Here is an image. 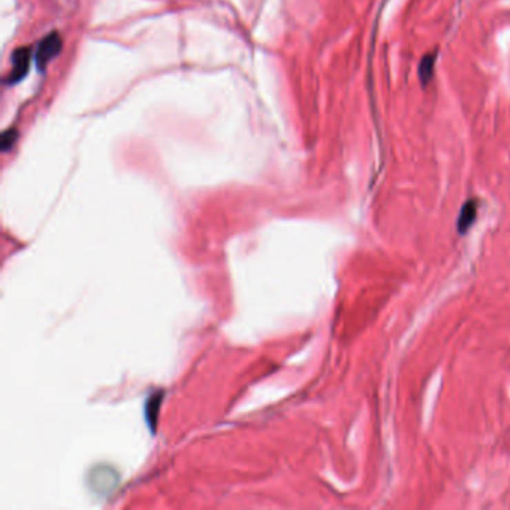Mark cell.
I'll return each instance as SVG.
<instances>
[{
  "mask_svg": "<svg viewBox=\"0 0 510 510\" xmlns=\"http://www.w3.org/2000/svg\"><path fill=\"white\" fill-rule=\"evenodd\" d=\"M17 138H19V134H17L15 129H10V130H5L2 134V141H0V145H2V152H8L11 150V148L14 147Z\"/></svg>",
  "mask_w": 510,
  "mask_h": 510,
  "instance_id": "5",
  "label": "cell"
},
{
  "mask_svg": "<svg viewBox=\"0 0 510 510\" xmlns=\"http://www.w3.org/2000/svg\"><path fill=\"white\" fill-rule=\"evenodd\" d=\"M30 57H32V54H30L29 48H19L14 52L12 57H11L12 69L10 72V76H8V80L5 81L8 85L17 84V83H20L23 80L26 74H28V70H29Z\"/></svg>",
  "mask_w": 510,
  "mask_h": 510,
  "instance_id": "2",
  "label": "cell"
},
{
  "mask_svg": "<svg viewBox=\"0 0 510 510\" xmlns=\"http://www.w3.org/2000/svg\"><path fill=\"white\" fill-rule=\"evenodd\" d=\"M476 211H478V205L474 201H470L464 205L461 214H460V218H458L460 232H465L471 226V223L474 222V217H476Z\"/></svg>",
  "mask_w": 510,
  "mask_h": 510,
  "instance_id": "3",
  "label": "cell"
},
{
  "mask_svg": "<svg viewBox=\"0 0 510 510\" xmlns=\"http://www.w3.org/2000/svg\"><path fill=\"white\" fill-rule=\"evenodd\" d=\"M60 51H61V38L59 37V33L52 32L47 34V37L38 43L37 52H34V60H37L38 68L41 70L45 69L50 61L59 56Z\"/></svg>",
  "mask_w": 510,
  "mask_h": 510,
  "instance_id": "1",
  "label": "cell"
},
{
  "mask_svg": "<svg viewBox=\"0 0 510 510\" xmlns=\"http://www.w3.org/2000/svg\"><path fill=\"white\" fill-rule=\"evenodd\" d=\"M433 70H434V57L433 56H427L422 60V63L419 66V76L422 83H428V80L433 76Z\"/></svg>",
  "mask_w": 510,
  "mask_h": 510,
  "instance_id": "4",
  "label": "cell"
}]
</instances>
